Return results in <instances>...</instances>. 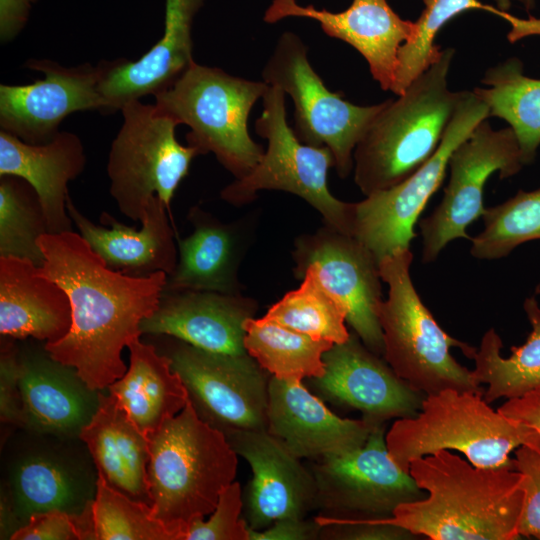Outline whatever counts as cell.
Here are the masks:
<instances>
[{
	"label": "cell",
	"mask_w": 540,
	"mask_h": 540,
	"mask_svg": "<svg viewBox=\"0 0 540 540\" xmlns=\"http://www.w3.org/2000/svg\"><path fill=\"white\" fill-rule=\"evenodd\" d=\"M126 373L106 390L120 401L128 416L146 437L176 416L188 402V392L171 360L154 344L134 339Z\"/></svg>",
	"instance_id": "cell-30"
},
{
	"label": "cell",
	"mask_w": 540,
	"mask_h": 540,
	"mask_svg": "<svg viewBox=\"0 0 540 540\" xmlns=\"http://www.w3.org/2000/svg\"><path fill=\"white\" fill-rule=\"evenodd\" d=\"M204 0H166L162 37L141 58L114 59L100 85L111 114L134 100L169 88L195 62L192 24Z\"/></svg>",
	"instance_id": "cell-24"
},
{
	"label": "cell",
	"mask_w": 540,
	"mask_h": 540,
	"mask_svg": "<svg viewBox=\"0 0 540 540\" xmlns=\"http://www.w3.org/2000/svg\"><path fill=\"white\" fill-rule=\"evenodd\" d=\"M188 220L192 233L176 238L178 260L167 275L164 290H206L242 294L238 271L253 235V216L223 222L196 205L190 208Z\"/></svg>",
	"instance_id": "cell-23"
},
{
	"label": "cell",
	"mask_w": 540,
	"mask_h": 540,
	"mask_svg": "<svg viewBox=\"0 0 540 540\" xmlns=\"http://www.w3.org/2000/svg\"><path fill=\"white\" fill-rule=\"evenodd\" d=\"M19 388L24 427L56 437H78L99 405V392L76 368L43 347H19Z\"/></svg>",
	"instance_id": "cell-22"
},
{
	"label": "cell",
	"mask_w": 540,
	"mask_h": 540,
	"mask_svg": "<svg viewBox=\"0 0 540 540\" xmlns=\"http://www.w3.org/2000/svg\"><path fill=\"white\" fill-rule=\"evenodd\" d=\"M484 228L471 237L470 253L480 260L506 257L519 245L540 239V188L519 190L499 205L486 208Z\"/></svg>",
	"instance_id": "cell-37"
},
{
	"label": "cell",
	"mask_w": 540,
	"mask_h": 540,
	"mask_svg": "<svg viewBox=\"0 0 540 540\" xmlns=\"http://www.w3.org/2000/svg\"><path fill=\"white\" fill-rule=\"evenodd\" d=\"M409 473L426 492L382 522L432 540H514L524 475L510 467H476L449 450L414 459Z\"/></svg>",
	"instance_id": "cell-2"
},
{
	"label": "cell",
	"mask_w": 540,
	"mask_h": 540,
	"mask_svg": "<svg viewBox=\"0 0 540 540\" xmlns=\"http://www.w3.org/2000/svg\"><path fill=\"white\" fill-rule=\"evenodd\" d=\"M269 86L279 87L294 104V133L304 144L327 147L334 167L346 178L354 167L355 147L381 110L383 102L355 105L330 91L308 59L300 36L284 32L262 70Z\"/></svg>",
	"instance_id": "cell-10"
},
{
	"label": "cell",
	"mask_w": 540,
	"mask_h": 540,
	"mask_svg": "<svg viewBox=\"0 0 540 540\" xmlns=\"http://www.w3.org/2000/svg\"><path fill=\"white\" fill-rule=\"evenodd\" d=\"M320 529L314 518H283L263 530L248 527L249 540H314L319 539Z\"/></svg>",
	"instance_id": "cell-44"
},
{
	"label": "cell",
	"mask_w": 540,
	"mask_h": 540,
	"mask_svg": "<svg viewBox=\"0 0 540 540\" xmlns=\"http://www.w3.org/2000/svg\"><path fill=\"white\" fill-rule=\"evenodd\" d=\"M289 17L317 21L325 34L355 48L367 61L380 87L392 89L401 46L415 34V22L402 19L387 0H353L341 12L299 5L296 0H273L263 20L276 23Z\"/></svg>",
	"instance_id": "cell-19"
},
{
	"label": "cell",
	"mask_w": 540,
	"mask_h": 540,
	"mask_svg": "<svg viewBox=\"0 0 540 540\" xmlns=\"http://www.w3.org/2000/svg\"><path fill=\"white\" fill-rule=\"evenodd\" d=\"M36 0H0V40L7 44L24 28Z\"/></svg>",
	"instance_id": "cell-46"
},
{
	"label": "cell",
	"mask_w": 540,
	"mask_h": 540,
	"mask_svg": "<svg viewBox=\"0 0 540 540\" xmlns=\"http://www.w3.org/2000/svg\"><path fill=\"white\" fill-rule=\"evenodd\" d=\"M92 511L95 540H174L151 505L112 488L99 474Z\"/></svg>",
	"instance_id": "cell-38"
},
{
	"label": "cell",
	"mask_w": 540,
	"mask_h": 540,
	"mask_svg": "<svg viewBox=\"0 0 540 540\" xmlns=\"http://www.w3.org/2000/svg\"><path fill=\"white\" fill-rule=\"evenodd\" d=\"M424 9L415 21V34L405 42L398 54V66L391 92L402 94L405 89L441 56L442 50L435 38L446 23L461 13L484 10L507 21L511 30L508 40L514 43L524 37L540 35V18L522 19L508 11L491 6L480 0H423Z\"/></svg>",
	"instance_id": "cell-31"
},
{
	"label": "cell",
	"mask_w": 540,
	"mask_h": 540,
	"mask_svg": "<svg viewBox=\"0 0 540 540\" xmlns=\"http://www.w3.org/2000/svg\"><path fill=\"white\" fill-rule=\"evenodd\" d=\"M484 393L445 389L425 397L419 413L396 420L386 433L393 461L410 463L440 450H457L476 467L516 469L509 454L526 445L540 451V433L493 410Z\"/></svg>",
	"instance_id": "cell-5"
},
{
	"label": "cell",
	"mask_w": 540,
	"mask_h": 540,
	"mask_svg": "<svg viewBox=\"0 0 540 540\" xmlns=\"http://www.w3.org/2000/svg\"><path fill=\"white\" fill-rule=\"evenodd\" d=\"M294 275L312 268L323 286L345 307L346 322L367 348L383 356L379 308L383 301L379 263L355 236L324 226L299 236L292 253Z\"/></svg>",
	"instance_id": "cell-16"
},
{
	"label": "cell",
	"mask_w": 540,
	"mask_h": 540,
	"mask_svg": "<svg viewBox=\"0 0 540 540\" xmlns=\"http://www.w3.org/2000/svg\"><path fill=\"white\" fill-rule=\"evenodd\" d=\"M258 302L243 294L206 290H164L154 313L140 323L142 335H166L224 354L246 353L245 322Z\"/></svg>",
	"instance_id": "cell-20"
},
{
	"label": "cell",
	"mask_w": 540,
	"mask_h": 540,
	"mask_svg": "<svg viewBox=\"0 0 540 540\" xmlns=\"http://www.w3.org/2000/svg\"><path fill=\"white\" fill-rule=\"evenodd\" d=\"M375 426L362 418L339 417L303 381L270 377L267 431L300 459L318 460L353 452L364 446Z\"/></svg>",
	"instance_id": "cell-21"
},
{
	"label": "cell",
	"mask_w": 540,
	"mask_h": 540,
	"mask_svg": "<svg viewBox=\"0 0 540 540\" xmlns=\"http://www.w3.org/2000/svg\"><path fill=\"white\" fill-rule=\"evenodd\" d=\"M454 55L442 50L402 94L384 101L357 143L354 181L365 196L399 184L437 150L462 94L448 87Z\"/></svg>",
	"instance_id": "cell-3"
},
{
	"label": "cell",
	"mask_w": 540,
	"mask_h": 540,
	"mask_svg": "<svg viewBox=\"0 0 540 540\" xmlns=\"http://www.w3.org/2000/svg\"><path fill=\"white\" fill-rule=\"evenodd\" d=\"M316 482L319 515L350 519H383L401 504L426 496L410 473L391 458L386 423L376 425L361 448L318 459L310 467Z\"/></svg>",
	"instance_id": "cell-14"
},
{
	"label": "cell",
	"mask_w": 540,
	"mask_h": 540,
	"mask_svg": "<svg viewBox=\"0 0 540 540\" xmlns=\"http://www.w3.org/2000/svg\"><path fill=\"white\" fill-rule=\"evenodd\" d=\"M86 154L78 135L60 131L50 142L29 144L0 131V176L25 179L37 192L48 233L73 231L67 212L68 183L85 169Z\"/></svg>",
	"instance_id": "cell-26"
},
{
	"label": "cell",
	"mask_w": 540,
	"mask_h": 540,
	"mask_svg": "<svg viewBox=\"0 0 540 540\" xmlns=\"http://www.w3.org/2000/svg\"><path fill=\"white\" fill-rule=\"evenodd\" d=\"M12 540H81L75 517L60 510L33 514L16 529Z\"/></svg>",
	"instance_id": "cell-43"
},
{
	"label": "cell",
	"mask_w": 540,
	"mask_h": 540,
	"mask_svg": "<svg viewBox=\"0 0 540 540\" xmlns=\"http://www.w3.org/2000/svg\"><path fill=\"white\" fill-rule=\"evenodd\" d=\"M268 84L194 62L155 104L190 128L187 144L200 155L213 153L235 179L251 172L264 150L250 136L248 118Z\"/></svg>",
	"instance_id": "cell-7"
},
{
	"label": "cell",
	"mask_w": 540,
	"mask_h": 540,
	"mask_svg": "<svg viewBox=\"0 0 540 540\" xmlns=\"http://www.w3.org/2000/svg\"><path fill=\"white\" fill-rule=\"evenodd\" d=\"M252 471L244 516L249 528L263 530L283 518H305L315 510L316 482L310 468L267 429L239 430L225 436Z\"/></svg>",
	"instance_id": "cell-18"
},
{
	"label": "cell",
	"mask_w": 540,
	"mask_h": 540,
	"mask_svg": "<svg viewBox=\"0 0 540 540\" xmlns=\"http://www.w3.org/2000/svg\"><path fill=\"white\" fill-rule=\"evenodd\" d=\"M321 526L319 539L325 540H398L411 539L408 530L378 519L350 520L323 515L314 517Z\"/></svg>",
	"instance_id": "cell-41"
},
{
	"label": "cell",
	"mask_w": 540,
	"mask_h": 540,
	"mask_svg": "<svg viewBox=\"0 0 540 540\" xmlns=\"http://www.w3.org/2000/svg\"><path fill=\"white\" fill-rule=\"evenodd\" d=\"M113 60L65 67L48 59H29L24 67L44 75L25 85H0V128L29 144L50 142L63 120L78 111L105 113L100 85Z\"/></svg>",
	"instance_id": "cell-15"
},
{
	"label": "cell",
	"mask_w": 540,
	"mask_h": 540,
	"mask_svg": "<svg viewBox=\"0 0 540 540\" xmlns=\"http://www.w3.org/2000/svg\"><path fill=\"white\" fill-rule=\"evenodd\" d=\"M162 336L157 350L171 360L201 420L224 436L239 430L267 429L271 375L247 352L206 351Z\"/></svg>",
	"instance_id": "cell-12"
},
{
	"label": "cell",
	"mask_w": 540,
	"mask_h": 540,
	"mask_svg": "<svg viewBox=\"0 0 540 540\" xmlns=\"http://www.w3.org/2000/svg\"><path fill=\"white\" fill-rule=\"evenodd\" d=\"M13 338L1 336L0 418L3 423L24 427L19 388V347Z\"/></svg>",
	"instance_id": "cell-42"
},
{
	"label": "cell",
	"mask_w": 540,
	"mask_h": 540,
	"mask_svg": "<svg viewBox=\"0 0 540 540\" xmlns=\"http://www.w3.org/2000/svg\"><path fill=\"white\" fill-rule=\"evenodd\" d=\"M516 470L525 478L524 501L518 523L519 536L540 539V451L522 445L515 452Z\"/></svg>",
	"instance_id": "cell-40"
},
{
	"label": "cell",
	"mask_w": 540,
	"mask_h": 540,
	"mask_svg": "<svg viewBox=\"0 0 540 540\" xmlns=\"http://www.w3.org/2000/svg\"><path fill=\"white\" fill-rule=\"evenodd\" d=\"M262 100L255 129L267 140V148L249 174L221 190V199L240 207L253 202L261 190L289 192L316 209L326 226L353 236L355 203L337 199L328 187V170L334 167L331 151L298 139L287 122L285 93L279 87L268 86Z\"/></svg>",
	"instance_id": "cell-8"
},
{
	"label": "cell",
	"mask_w": 540,
	"mask_h": 540,
	"mask_svg": "<svg viewBox=\"0 0 540 540\" xmlns=\"http://www.w3.org/2000/svg\"><path fill=\"white\" fill-rule=\"evenodd\" d=\"M48 233L47 221L35 189L25 179L0 176V257L26 259L41 267L38 244Z\"/></svg>",
	"instance_id": "cell-36"
},
{
	"label": "cell",
	"mask_w": 540,
	"mask_h": 540,
	"mask_svg": "<svg viewBox=\"0 0 540 540\" xmlns=\"http://www.w3.org/2000/svg\"><path fill=\"white\" fill-rule=\"evenodd\" d=\"M67 212L78 233L106 264L125 274L146 277L156 272L171 274L178 260L174 230L163 201L154 197L148 203L141 228L129 227L110 213L103 212L96 225L67 198Z\"/></svg>",
	"instance_id": "cell-25"
},
{
	"label": "cell",
	"mask_w": 540,
	"mask_h": 540,
	"mask_svg": "<svg viewBox=\"0 0 540 540\" xmlns=\"http://www.w3.org/2000/svg\"><path fill=\"white\" fill-rule=\"evenodd\" d=\"M122 125L107 161L109 192L120 212L141 221L154 197L170 213V204L181 181L188 175L198 150L178 142L175 119L156 104L140 100L121 109Z\"/></svg>",
	"instance_id": "cell-9"
},
{
	"label": "cell",
	"mask_w": 540,
	"mask_h": 540,
	"mask_svg": "<svg viewBox=\"0 0 540 540\" xmlns=\"http://www.w3.org/2000/svg\"><path fill=\"white\" fill-rule=\"evenodd\" d=\"M99 392V405L79 435L94 461L97 474L112 488L151 505L147 469L149 443L120 401Z\"/></svg>",
	"instance_id": "cell-28"
},
{
	"label": "cell",
	"mask_w": 540,
	"mask_h": 540,
	"mask_svg": "<svg viewBox=\"0 0 540 540\" xmlns=\"http://www.w3.org/2000/svg\"><path fill=\"white\" fill-rule=\"evenodd\" d=\"M244 328L245 350L271 376L295 382L323 375L322 356L332 342L313 339L264 316L248 319Z\"/></svg>",
	"instance_id": "cell-34"
},
{
	"label": "cell",
	"mask_w": 540,
	"mask_h": 540,
	"mask_svg": "<svg viewBox=\"0 0 540 540\" xmlns=\"http://www.w3.org/2000/svg\"><path fill=\"white\" fill-rule=\"evenodd\" d=\"M524 310L532 331L522 346L511 348L510 357L501 356L502 340L493 328L473 355L472 375L478 385H488L483 395L488 404L501 397H521L540 386V307L534 297L526 299Z\"/></svg>",
	"instance_id": "cell-32"
},
{
	"label": "cell",
	"mask_w": 540,
	"mask_h": 540,
	"mask_svg": "<svg viewBox=\"0 0 540 540\" xmlns=\"http://www.w3.org/2000/svg\"><path fill=\"white\" fill-rule=\"evenodd\" d=\"M147 439L153 514L174 540H183L188 525L211 514L235 481L238 455L223 433L199 418L189 399Z\"/></svg>",
	"instance_id": "cell-4"
},
{
	"label": "cell",
	"mask_w": 540,
	"mask_h": 540,
	"mask_svg": "<svg viewBox=\"0 0 540 540\" xmlns=\"http://www.w3.org/2000/svg\"><path fill=\"white\" fill-rule=\"evenodd\" d=\"M524 166L512 128L495 130L487 119L482 121L452 152L443 198L434 211L419 222L422 262H434L453 240H470L467 227L486 210L483 190L488 178L495 172L501 179L508 178Z\"/></svg>",
	"instance_id": "cell-13"
},
{
	"label": "cell",
	"mask_w": 540,
	"mask_h": 540,
	"mask_svg": "<svg viewBox=\"0 0 540 540\" xmlns=\"http://www.w3.org/2000/svg\"><path fill=\"white\" fill-rule=\"evenodd\" d=\"M523 63L512 57L486 70L474 91L488 105L490 116L503 119L514 131L523 162L531 164L540 146V79L524 74Z\"/></svg>",
	"instance_id": "cell-33"
},
{
	"label": "cell",
	"mask_w": 540,
	"mask_h": 540,
	"mask_svg": "<svg viewBox=\"0 0 540 540\" xmlns=\"http://www.w3.org/2000/svg\"><path fill=\"white\" fill-rule=\"evenodd\" d=\"M497 411L535 428L540 433V386L521 397L508 399Z\"/></svg>",
	"instance_id": "cell-45"
},
{
	"label": "cell",
	"mask_w": 540,
	"mask_h": 540,
	"mask_svg": "<svg viewBox=\"0 0 540 540\" xmlns=\"http://www.w3.org/2000/svg\"><path fill=\"white\" fill-rule=\"evenodd\" d=\"M39 270L64 289L71 304L69 332L44 343L50 355L78 371L94 390H105L127 371L122 351L142 335L140 323L157 309L165 272L136 277L110 268L77 232L46 233Z\"/></svg>",
	"instance_id": "cell-1"
},
{
	"label": "cell",
	"mask_w": 540,
	"mask_h": 540,
	"mask_svg": "<svg viewBox=\"0 0 540 540\" xmlns=\"http://www.w3.org/2000/svg\"><path fill=\"white\" fill-rule=\"evenodd\" d=\"M71 304L62 287L33 262L0 257V334L54 343L69 332Z\"/></svg>",
	"instance_id": "cell-27"
},
{
	"label": "cell",
	"mask_w": 540,
	"mask_h": 540,
	"mask_svg": "<svg viewBox=\"0 0 540 540\" xmlns=\"http://www.w3.org/2000/svg\"><path fill=\"white\" fill-rule=\"evenodd\" d=\"M495 6L503 11H508L511 7V0H494Z\"/></svg>",
	"instance_id": "cell-47"
},
{
	"label": "cell",
	"mask_w": 540,
	"mask_h": 540,
	"mask_svg": "<svg viewBox=\"0 0 540 540\" xmlns=\"http://www.w3.org/2000/svg\"><path fill=\"white\" fill-rule=\"evenodd\" d=\"M410 249L384 257L380 276L388 285V296L379 308L383 333V357L412 389L425 395L445 389L485 392L472 371L450 353L458 347L473 358L476 348L447 334L420 299L410 276Z\"/></svg>",
	"instance_id": "cell-6"
},
{
	"label": "cell",
	"mask_w": 540,
	"mask_h": 540,
	"mask_svg": "<svg viewBox=\"0 0 540 540\" xmlns=\"http://www.w3.org/2000/svg\"><path fill=\"white\" fill-rule=\"evenodd\" d=\"M322 359L323 375L306 379L321 399L360 411L362 419L372 425L411 418L421 410L427 395L412 389L356 333L333 344Z\"/></svg>",
	"instance_id": "cell-17"
},
{
	"label": "cell",
	"mask_w": 540,
	"mask_h": 540,
	"mask_svg": "<svg viewBox=\"0 0 540 540\" xmlns=\"http://www.w3.org/2000/svg\"><path fill=\"white\" fill-rule=\"evenodd\" d=\"M12 508L20 527L36 513L64 511L74 517L89 508L96 481L70 460L52 451L29 452L10 470Z\"/></svg>",
	"instance_id": "cell-29"
},
{
	"label": "cell",
	"mask_w": 540,
	"mask_h": 540,
	"mask_svg": "<svg viewBox=\"0 0 540 540\" xmlns=\"http://www.w3.org/2000/svg\"><path fill=\"white\" fill-rule=\"evenodd\" d=\"M244 506L240 483L232 482L221 493L211 517L195 518L186 528L183 540H249L248 525L240 518Z\"/></svg>",
	"instance_id": "cell-39"
},
{
	"label": "cell",
	"mask_w": 540,
	"mask_h": 540,
	"mask_svg": "<svg viewBox=\"0 0 540 540\" xmlns=\"http://www.w3.org/2000/svg\"><path fill=\"white\" fill-rule=\"evenodd\" d=\"M301 279L300 286L272 305L264 317L313 339L345 342L350 332L343 304L323 286L312 268H307Z\"/></svg>",
	"instance_id": "cell-35"
},
{
	"label": "cell",
	"mask_w": 540,
	"mask_h": 540,
	"mask_svg": "<svg viewBox=\"0 0 540 540\" xmlns=\"http://www.w3.org/2000/svg\"><path fill=\"white\" fill-rule=\"evenodd\" d=\"M488 117L490 110L482 98L474 90L462 91L435 153L399 184L355 203L353 236L378 263L386 256L410 249L411 241L417 237L414 226L442 184L452 152Z\"/></svg>",
	"instance_id": "cell-11"
},
{
	"label": "cell",
	"mask_w": 540,
	"mask_h": 540,
	"mask_svg": "<svg viewBox=\"0 0 540 540\" xmlns=\"http://www.w3.org/2000/svg\"><path fill=\"white\" fill-rule=\"evenodd\" d=\"M516 1H519L528 11L535 7V0H516Z\"/></svg>",
	"instance_id": "cell-48"
}]
</instances>
